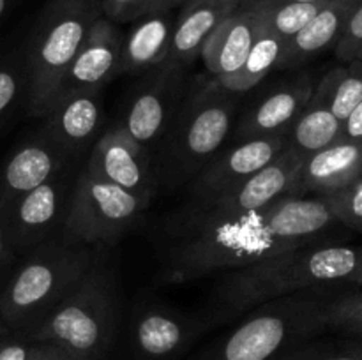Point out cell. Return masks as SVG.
Segmentation results:
<instances>
[{"mask_svg":"<svg viewBox=\"0 0 362 360\" xmlns=\"http://www.w3.org/2000/svg\"><path fill=\"white\" fill-rule=\"evenodd\" d=\"M297 249L272 239L260 212L228 215L189 201L163 222L159 233V281L184 284L243 268L264 258Z\"/></svg>","mask_w":362,"mask_h":360,"instance_id":"6da1fadb","label":"cell"},{"mask_svg":"<svg viewBox=\"0 0 362 360\" xmlns=\"http://www.w3.org/2000/svg\"><path fill=\"white\" fill-rule=\"evenodd\" d=\"M361 267L362 247H297L219 274L204 313L216 327L281 296L332 282H354Z\"/></svg>","mask_w":362,"mask_h":360,"instance_id":"7a4b0ae2","label":"cell"},{"mask_svg":"<svg viewBox=\"0 0 362 360\" xmlns=\"http://www.w3.org/2000/svg\"><path fill=\"white\" fill-rule=\"evenodd\" d=\"M243 94L223 87L214 76L189 81L186 97L154 150L159 186L189 184L223 148L233 131Z\"/></svg>","mask_w":362,"mask_h":360,"instance_id":"3957f363","label":"cell"},{"mask_svg":"<svg viewBox=\"0 0 362 360\" xmlns=\"http://www.w3.org/2000/svg\"><path fill=\"white\" fill-rule=\"evenodd\" d=\"M99 258V249L64 235L39 244L28 251L0 293V323L30 339Z\"/></svg>","mask_w":362,"mask_h":360,"instance_id":"277c9868","label":"cell"},{"mask_svg":"<svg viewBox=\"0 0 362 360\" xmlns=\"http://www.w3.org/2000/svg\"><path fill=\"white\" fill-rule=\"evenodd\" d=\"M122 327L115 272L103 258L32 334L34 342H52L73 360H119Z\"/></svg>","mask_w":362,"mask_h":360,"instance_id":"5b68a950","label":"cell"},{"mask_svg":"<svg viewBox=\"0 0 362 360\" xmlns=\"http://www.w3.org/2000/svg\"><path fill=\"white\" fill-rule=\"evenodd\" d=\"M306 292L247 311L226 334L193 349L186 360H272L292 346L318 337L325 327V300Z\"/></svg>","mask_w":362,"mask_h":360,"instance_id":"8992f818","label":"cell"},{"mask_svg":"<svg viewBox=\"0 0 362 360\" xmlns=\"http://www.w3.org/2000/svg\"><path fill=\"white\" fill-rule=\"evenodd\" d=\"M103 16L99 0H48L25 42L27 109L41 119L92 25Z\"/></svg>","mask_w":362,"mask_h":360,"instance_id":"52a82bcc","label":"cell"},{"mask_svg":"<svg viewBox=\"0 0 362 360\" xmlns=\"http://www.w3.org/2000/svg\"><path fill=\"white\" fill-rule=\"evenodd\" d=\"M151 203L152 200L108 182L83 164L74 180L62 235L95 249L112 247L140 224Z\"/></svg>","mask_w":362,"mask_h":360,"instance_id":"ba28073f","label":"cell"},{"mask_svg":"<svg viewBox=\"0 0 362 360\" xmlns=\"http://www.w3.org/2000/svg\"><path fill=\"white\" fill-rule=\"evenodd\" d=\"M138 78L140 80L127 99L120 127L154 154L186 97L191 78L186 67L172 60L152 67Z\"/></svg>","mask_w":362,"mask_h":360,"instance_id":"9c48e42d","label":"cell"},{"mask_svg":"<svg viewBox=\"0 0 362 360\" xmlns=\"http://www.w3.org/2000/svg\"><path fill=\"white\" fill-rule=\"evenodd\" d=\"M212 327L204 311L186 313L168 304H141L129 321L131 360H186Z\"/></svg>","mask_w":362,"mask_h":360,"instance_id":"30bf717a","label":"cell"},{"mask_svg":"<svg viewBox=\"0 0 362 360\" xmlns=\"http://www.w3.org/2000/svg\"><path fill=\"white\" fill-rule=\"evenodd\" d=\"M80 166L62 169L0 210L14 253H28L39 244L62 235Z\"/></svg>","mask_w":362,"mask_h":360,"instance_id":"8fae6325","label":"cell"},{"mask_svg":"<svg viewBox=\"0 0 362 360\" xmlns=\"http://www.w3.org/2000/svg\"><path fill=\"white\" fill-rule=\"evenodd\" d=\"M285 147L286 136L233 141L232 147L221 148L187 184L189 201L211 203L267 166Z\"/></svg>","mask_w":362,"mask_h":360,"instance_id":"7c38bea8","label":"cell"},{"mask_svg":"<svg viewBox=\"0 0 362 360\" xmlns=\"http://www.w3.org/2000/svg\"><path fill=\"white\" fill-rule=\"evenodd\" d=\"M313 92L315 81L308 73L271 85L237 116L233 141L286 136Z\"/></svg>","mask_w":362,"mask_h":360,"instance_id":"4fadbf2b","label":"cell"},{"mask_svg":"<svg viewBox=\"0 0 362 360\" xmlns=\"http://www.w3.org/2000/svg\"><path fill=\"white\" fill-rule=\"evenodd\" d=\"M85 164L108 182L138 196L154 200L158 194L154 157L120 126L105 131L98 138Z\"/></svg>","mask_w":362,"mask_h":360,"instance_id":"5bb4252c","label":"cell"},{"mask_svg":"<svg viewBox=\"0 0 362 360\" xmlns=\"http://www.w3.org/2000/svg\"><path fill=\"white\" fill-rule=\"evenodd\" d=\"M41 131L80 162L81 155L94 147L101 136V90H62L55 95L45 115Z\"/></svg>","mask_w":362,"mask_h":360,"instance_id":"9a60e30c","label":"cell"},{"mask_svg":"<svg viewBox=\"0 0 362 360\" xmlns=\"http://www.w3.org/2000/svg\"><path fill=\"white\" fill-rule=\"evenodd\" d=\"M303 159V155L286 145L285 150L276 155L267 166L258 169L226 194L204 205L228 215H250L262 212L274 201L292 196Z\"/></svg>","mask_w":362,"mask_h":360,"instance_id":"2e32d148","label":"cell"},{"mask_svg":"<svg viewBox=\"0 0 362 360\" xmlns=\"http://www.w3.org/2000/svg\"><path fill=\"white\" fill-rule=\"evenodd\" d=\"M80 164L57 147L41 129L20 145L0 172V210L30 193L62 169Z\"/></svg>","mask_w":362,"mask_h":360,"instance_id":"e0dca14e","label":"cell"},{"mask_svg":"<svg viewBox=\"0 0 362 360\" xmlns=\"http://www.w3.org/2000/svg\"><path fill=\"white\" fill-rule=\"evenodd\" d=\"M265 232L288 247L311 246L324 229L336 221L334 210L325 194L285 196L260 212Z\"/></svg>","mask_w":362,"mask_h":360,"instance_id":"ac0fdd59","label":"cell"},{"mask_svg":"<svg viewBox=\"0 0 362 360\" xmlns=\"http://www.w3.org/2000/svg\"><path fill=\"white\" fill-rule=\"evenodd\" d=\"M122 35L115 23L99 18L88 30L62 80V90H101L120 74Z\"/></svg>","mask_w":362,"mask_h":360,"instance_id":"d6986e66","label":"cell"},{"mask_svg":"<svg viewBox=\"0 0 362 360\" xmlns=\"http://www.w3.org/2000/svg\"><path fill=\"white\" fill-rule=\"evenodd\" d=\"M362 173V143L339 140L300 162L292 196L329 194L356 180Z\"/></svg>","mask_w":362,"mask_h":360,"instance_id":"ffe728a7","label":"cell"},{"mask_svg":"<svg viewBox=\"0 0 362 360\" xmlns=\"http://www.w3.org/2000/svg\"><path fill=\"white\" fill-rule=\"evenodd\" d=\"M260 25V14L255 7L239 6L212 32L202 48L200 59L209 73L218 80L237 73L250 55Z\"/></svg>","mask_w":362,"mask_h":360,"instance_id":"44dd1931","label":"cell"},{"mask_svg":"<svg viewBox=\"0 0 362 360\" xmlns=\"http://www.w3.org/2000/svg\"><path fill=\"white\" fill-rule=\"evenodd\" d=\"M239 6L240 0H184L175 16L168 60L187 67L200 59L202 48L212 32Z\"/></svg>","mask_w":362,"mask_h":360,"instance_id":"7402d4cb","label":"cell"},{"mask_svg":"<svg viewBox=\"0 0 362 360\" xmlns=\"http://www.w3.org/2000/svg\"><path fill=\"white\" fill-rule=\"evenodd\" d=\"M362 0H327L317 16L286 41L278 69H297L331 46H336L346 23Z\"/></svg>","mask_w":362,"mask_h":360,"instance_id":"603a6c76","label":"cell"},{"mask_svg":"<svg viewBox=\"0 0 362 360\" xmlns=\"http://www.w3.org/2000/svg\"><path fill=\"white\" fill-rule=\"evenodd\" d=\"M175 16L172 11L156 13L134 21L122 37L120 73L141 76L152 67L166 62L172 49Z\"/></svg>","mask_w":362,"mask_h":360,"instance_id":"cb8c5ba5","label":"cell"},{"mask_svg":"<svg viewBox=\"0 0 362 360\" xmlns=\"http://www.w3.org/2000/svg\"><path fill=\"white\" fill-rule=\"evenodd\" d=\"M341 120L336 119L327 104L313 94L290 127L286 145L299 155L308 157L341 140Z\"/></svg>","mask_w":362,"mask_h":360,"instance_id":"d4e9b609","label":"cell"},{"mask_svg":"<svg viewBox=\"0 0 362 360\" xmlns=\"http://www.w3.org/2000/svg\"><path fill=\"white\" fill-rule=\"evenodd\" d=\"M285 46L286 39L279 37L278 34L260 25V30H258L257 39H255L250 55H247L243 67L230 76L221 78V80L216 78V80L228 90L237 92V94H246L247 90L257 87L272 69H278L283 53H285Z\"/></svg>","mask_w":362,"mask_h":360,"instance_id":"484cf974","label":"cell"},{"mask_svg":"<svg viewBox=\"0 0 362 360\" xmlns=\"http://www.w3.org/2000/svg\"><path fill=\"white\" fill-rule=\"evenodd\" d=\"M313 94L343 122L362 101V60L356 59L346 62V66L329 71L315 85Z\"/></svg>","mask_w":362,"mask_h":360,"instance_id":"4316f807","label":"cell"},{"mask_svg":"<svg viewBox=\"0 0 362 360\" xmlns=\"http://www.w3.org/2000/svg\"><path fill=\"white\" fill-rule=\"evenodd\" d=\"M327 2V0H325ZM325 2L311 4H253L251 7L260 14L262 25L271 32L278 34L283 39H292L299 34L315 16L318 11L325 6Z\"/></svg>","mask_w":362,"mask_h":360,"instance_id":"83f0119b","label":"cell"},{"mask_svg":"<svg viewBox=\"0 0 362 360\" xmlns=\"http://www.w3.org/2000/svg\"><path fill=\"white\" fill-rule=\"evenodd\" d=\"M28 74L25 49L0 60V126H4L11 113L21 101L27 104Z\"/></svg>","mask_w":362,"mask_h":360,"instance_id":"f1b7e54d","label":"cell"},{"mask_svg":"<svg viewBox=\"0 0 362 360\" xmlns=\"http://www.w3.org/2000/svg\"><path fill=\"white\" fill-rule=\"evenodd\" d=\"M325 327L362 341V295H345L325 300Z\"/></svg>","mask_w":362,"mask_h":360,"instance_id":"f546056e","label":"cell"},{"mask_svg":"<svg viewBox=\"0 0 362 360\" xmlns=\"http://www.w3.org/2000/svg\"><path fill=\"white\" fill-rule=\"evenodd\" d=\"M184 0H99V7L112 23H131L156 13H166L182 6Z\"/></svg>","mask_w":362,"mask_h":360,"instance_id":"4dcf8cb0","label":"cell"},{"mask_svg":"<svg viewBox=\"0 0 362 360\" xmlns=\"http://www.w3.org/2000/svg\"><path fill=\"white\" fill-rule=\"evenodd\" d=\"M325 196L331 201L336 221L362 232V173L345 187Z\"/></svg>","mask_w":362,"mask_h":360,"instance_id":"1f68e13d","label":"cell"},{"mask_svg":"<svg viewBox=\"0 0 362 360\" xmlns=\"http://www.w3.org/2000/svg\"><path fill=\"white\" fill-rule=\"evenodd\" d=\"M272 360H362V353L352 342L343 348H336L324 344L315 337L285 349Z\"/></svg>","mask_w":362,"mask_h":360,"instance_id":"d6a6232c","label":"cell"},{"mask_svg":"<svg viewBox=\"0 0 362 360\" xmlns=\"http://www.w3.org/2000/svg\"><path fill=\"white\" fill-rule=\"evenodd\" d=\"M362 49V4L354 11L343 30L341 37L334 46V53L343 62H352Z\"/></svg>","mask_w":362,"mask_h":360,"instance_id":"836d02e7","label":"cell"},{"mask_svg":"<svg viewBox=\"0 0 362 360\" xmlns=\"http://www.w3.org/2000/svg\"><path fill=\"white\" fill-rule=\"evenodd\" d=\"M34 341L4 328L0 334V360H30Z\"/></svg>","mask_w":362,"mask_h":360,"instance_id":"e575fe53","label":"cell"},{"mask_svg":"<svg viewBox=\"0 0 362 360\" xmlns=\"http://www.w3.org/2000/svg\"><path fill=\"white\" fill-rule=\"evenodd\" d=\"M341 140L362 143V101L352 109V113L343 120Z\"/></svg>","mask_w":362,"mask_h":360,"instance_id":"d590c367","label":"cell"},{"mask_svg":"<svg viewBox=\"0 0 362 360\" xmlns=\"http://www.w3.org/2000/svg\"><path fill=\"white\" fill-rule=\"evenodd\" d=\"M30 360H73L62 348L52 342H35Z\"/></svg>","mask_w":362,"mask_h":360,"instance_id":"8d00e7d4","label":"cell"},{"mask_svg":"<svg viewBox=\"0 0 362 360\" xmlns=\"http://www.w3.org/2000/svg\"><path fill=\"white\" fill-rule=\"evenodd\" d=\"M13 253L14 251H13V246H11L6 221H4L2 214H0V270H2V267L7 263V260H9V256Z\"/></svg>","mask_w":362,"mask_h":360,"instance_id":"74e56055","label":"cell"},{"mask_svg":"<svg viewBox=\"0 0 362 360\" xmlns=\"http://www.w3.org/2000/svg\"><path fill=\"white\" fill-rule=\"evenodd\" d=\"M311 4V2H325V0H240V6H253V4Z\"/></svg>","mask_w":362,"mask_h":360,"instance_id":"f35d334b","label":"cell"},{"mask_svg":"<svg viewBox=\"0 0 362 360\" xmlns=\"http://www.w3.org/2000/svg\"><path fill=\"white\" fill-rule=\"evenodd\" d=\"M11 2H13V0H0V20H2L4 14L7 13V9H9Z\"/></svg>","mask_w":362,"mask_h":360,"instance_id":"ab89813d","label":"cell"},{"mask_svg":"<svg viewBox=\"0 0 362 360\" xmlns=\"http://www.w3.org/2000/svg\"><path fill=\"white\" fill-rule=\"evenodd\" d=\"M354 282H357V284H362V267H361V270H359V274H357V277H356V281Z\"/></svg>","mask_w":362,"mask_h":360,"instance_id":"60d3db41","label":"cell"},{"mask_svg":"<svg viewBox=\"0 0 362 360\" xmlns=\"http://www.w3.org/2000/svg\"><path fill=\"white\" fill-rule=\"evenodd\" d=\"M352 344H354V346H356V348H357V349H359V352L362 353V341H352Z\"/></svg>","mask_w":362,"mask_h":360,"instance_id":"b9f144b4","label":"cell"},{"mask_svg":"<svg viewBox=\"0 0 362 360\" xmlns=\"http://www.w3.org/2000/svg\"><path fill=\"white\" fill-rule=\"evenodd\" d=\"M4 328H6V327H4V325L0 323V334H2V332H4Z\"/></svg>","mask_w":362,"mask_h":360,"instance_id":"7bdbcfd3","label":"cell"},{"mask_svg":"<svg viewBox=\"0 0 362 360\" xmlns=\"http://www.w3.org/2000/svg\"><path fill=\"white\" fill-rule=\"evenodd\" d=\"M357 59H361V60H362V49L359 52V55H357Z\"/></svg>","mask_w":362,"mask_h":360,"instance_id":"ee69618b","label":"cell"}]
</instances>
